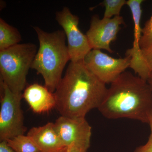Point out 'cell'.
Returning a JSON list of instances; mask_svg holds the SVG:
<instances>
[{
  "instance_id": "obj_1",
  "label": "cell",
  "mask_w": 152,
  "mask_h": 152,
  "mask_svg": "<svg viewBox=\"0 0 152 152\" xmlns=\"http://www.w3.org/2000/svg\"><path fill=\"white\" fill-rule=\"evenodd\" d=\"M108 91L106 84L93 74L83 61L71 62L54 93L56 108L61 116L86 118L98 108Z\"/></svg>"
},
{
  "instance_id": "obj_2",
  "label": "cell",
  "mask_w": 152,
  "mask_h": 152,
  "mask_svg": "<svg viewBox=\"0 0 152 152\" xmlns=\"http://www.w3.org/2000/svg\"><path fill=\"white\" fill-rule=\"evenodd\" d=\"M152 91L147 81L125 72L111 84L98 110L110 119L126 118L148 124Z\"/></svg>"
},
{
  "instance_id": "obj_3",
  "label": "cell",
  "mask_w": 152,
  "mask_h": 152,
  "mask_svg": "<svg viewBox=\"0 0 152 152\" xmlns=\"http://www.w3.org/2000/svg\"><path fill=\"white\" fill-rule=\"evenodd\" d=\"M39 47L31 69L42 76L45 86L54 93L62 78L64 69L70 61L66 36L64 31L47 32L38 26L33 27Z\"/></svg>"
},
{
  "instance_id": "obj_4",
  "label": "cell",
  "mask_w": 152,
  "mask_h": 152,
  "mask_svg": "<svg viewBox=\"0 0 152 152\" xmlns=\"http://www.w3.org/2000/svg\"><path fill=\"white\" fill-rule=\"evenodd\" d=\"M37 50L35 44L27 43L0 51L1 80L13 92L23 94L24 91Z\"/></svg>"
},
{
  "instance_id": "obj_5",
  "label": "cell",
  "mask_w": 152,
  "mask_h": 152,
  "mask_svg": "<svg viewBox=\"0 0 152 152\" xmlns=\"http://www.w3.org/2000/svg\"><path fill=\"white\" fill-rule=\"evenodd\" d=\"M1 81L0 142H7L17 136L24 135L27 128L24 122L21 107L23 94L12 92L4 82Z\"/></svg>"
},
{
  "instance_id": "obj_6",
  "label": "cell",
  "mask_w": 152,
  "mask_h": 152,
  "mask_svg": "<svg viewBox=\"0 0 152 152\" xmlns=\"http://www.w3.org/2000/svg\"><path fill=\"white\" fill-rule=\"evenodd\" d=\"M56 19L63 28L67 39L68 48L71 62L83 61L86 56L92 50L86 34L78 27L79 18L71 12L67 7L57 12Z\"/></svg>"
},
{
  "instance_id": "obj_7",
  "label": "cell",
  "mask_w": 152,
  "mask_h": 152,
  "mask_svg": "<svg viewBox=\"0 0 152 152\" xmlns=\"http://www.w3.org/2000/svg\"><path fill=\"white\" fill-rule=\"evenodd\" d=\"M86 67L104 83L111 84L126 72L131 65V58H115L101 51L93 49L83 61Z\"/></svg>"
},
{
  "instance_id": "obj_8",
  "label": "cell",
  "mask_w": 152,
  "mask_h": 152,
  "mask_svg": "<svg viewBox=\"0 0 152 152\" xmlns=\"http://www.w3.org/2000/svg\"><path fill=\"white\" fill-rule=\"evenodd\" d=\"M54 124L64 146L86 151L89 148L91 127L86 118H72L61 116Z\"/></svg>"
},
{
  "instance_id": "obj_9",
  "label": "cell",
  "mask_w": 152,
  "mask_h": 152,
  "mask_svg": "<svg viewBox=\"0 0 152 152\" xmlns=\"http://www.w3.org/2000/svg\"><path fill=\"white\" fill-rule=\"evenodd\" d=\"M124 24V18L121 16L101 19L98 15L93 16L89 29L86 34L92 50L103 49L111 53H113L110 44L116 39L121 26Z\"/></svg>"
},
{
  "instance_id": "obj_10",
  "label": "cell",
  "mask_w": 152,
  "mask_h": 152,
  "mask_svg": "<svg viewBox=\"0 0 152 152\" xmlns=\"http://www.w3.org/2000/svg\"><path fill=\"white\" fill-rule=\"evenodd\" d=\"M143 0H129L126 4L129 6L132 15L134 24V41L133 47L127 50L126 56L131 58L130 68L141 78L147 80L151 75L149 69L145 62L140 47V41L142 35L140 26L142 15V4Z\"/></svg>"
},
{
  "instance_id": "obj_11",
  "label": "cell",
  "mask_w": 152,
  "mask_h": 152,
  "mask_svg": "<svg viewBox=\"0 0 152 152\" xmlns=\"http://www.w3.org/2000/svg\"><path fill=\"white\" fill-rule=\"evenodd\" d=\"M23 97L36 113H46L56 108L54 93L51 92L46 87L39 84H33L26 87Z\"/></svg>"
},
{
  "instance_id": "obj_12",
  "label": "cell",
  "mask_w": 152,
  "mask_h": 152,
  "mask_svg": "<svg viewBox=\"0 0 152 152\" xmlns=\"http://www.w3.org/2000/svg\"><path fill=\"white\" fill-rule=\"evenodd\" d=\"M27 135L34 141L42 152H57L64 148L54 123L31 128Z\"/></svg>"
},
{
  "instance_id": "obj_13",
  "label": "cell",
  "mask_w": 152,
  "mask_h": 152,
  "mask_svg": "<svg viewBox=\"0 0 152 152\" xmlns=\"http://www.w3.org/2000/svg\"><path fill=\"white\" fill-rule=\"evenodd\" d=\"M22 37L16 28L0 18V51L19 44Z\"/></svg>"
},
{
  "instance_id": "obj_14",
  "label": "cell",
  "mask_w": 152,
  "mask_h": 152,
  "mask_svg": "<svg viewBox=\"0 0 152 152\" xmlns=\"http://www.w3.org/2000/svg\"><path fill=\"white\" fill-rule=\"evenodd\" d=\"M7 144L15 152H42L28 135H20L8 140Z\"/></svg>"
},
{
  "instance_id": "obj_15",
  "label": "cell",
  "mask_w": 152,
  "mask_h": 152,
  "mask_svg": "<svg viewBox=\"0 0 152 152\" xmlns=\"http://www.w3.org/2000/svg\"><path fill=\"white\" fill-rule=\"evenodd\" d=\"M126 0H104L99 5L105 8L104 18H111L113 16H120V12L123 6L126 4Z\"/></svg>"
},
{
  "instance_id": "obj_16",
  "label": "cell",
  "mask_w": 152,
  "mask_h": 152,
  "mask_svg": "<svg viewBox=\"0 0 152 152\" xmlns=\"http://www.w3.org/2000/svg\"><path fill=\"white\" fill-rule=\"evenodd\" d=\"M140 47L142 50L148 48L152 45V14L142 28Z\"/></svg>"
},
{
  "instance_id": "obj_17",
  "label": "cell",
  "mask_w": 152,
  "mask_h": 152,
  "mask_svg": "<svg viewBox=\"0 0 152 152\" xmlns=\"http://www.w3.org/2000/svg\"><path fill=\"white\" fill-rule=\"evenodd\" d=\"M142 55L144 61L152 73V45L148 48L142 50Z\"/></svg>"
},
{
  "instance_id": "obj_18",
  "label": "cell",
  "mask_w": 152,
  "mask_h": 152,
  "mask_svg": "<svg viewBox=\"0 0 152 152\" xmlns=\"http://www.w3.org/2000/svg\"><path fill=\"white\" fill-rule=\"evenodd\" d=\"M134 152H152V133H151L146 143L137 148Z\"/></svg>"
},
{
  "instance_id": "obj_19",
  "label": "cell",
  "mask_w": 152,
  "mask_h": 152,
  "mask_svg": "<svg viewBox=\"0 0 152 152\" xmlns=\"http://www.w3.org/2000/svg\"><path fill=\"white\" fill-rule=\"evenodd\" d=\"M57 152H87V151L74 147H64Z\"/></svg>"
},
{
  "instance_id": "obj_20",
  "label": "cell",
  "mask_w": 152,
  "mask_h": 152,
  "mask_svg": "<svg viewBox=\"0 0 152 152\" xmlns=\"http://www.w3.org/2000/svg\"><path fill=\"white\" fill-rule=\"evenodd\" d=\"M0 152H15L8 145L7 142H0Z\"/></svg>"
},
{
  "instance_id": "obj_21",
  "label": "cell",
  "mask_w": 152,
  "mask_h": 152,
  "mask_svg": "<svg viewBox=\"0 0 152 152\" xmlns=\"http://www.w3.org/2000/svg\"><path fill=\"white\" fill-rule=\"evenodd\" d=\"M148 124L149 125L151 133H152V109L150 111L148 116Z\"/></svg>"
},
{
  "instance_id": "obj_22",
  "label": "cell",
  "mask_w": 152,
  "mask_h": 152,
  "mask_svg": "<svg viewBox=\"0 0 152 152\" xmlns=\"http://www.w3.org/2000/svg\"><path fill=\"white\" fill-rule=\"evenodd\" d=\"M147 82L149 85L150 88L152 91V73L151 74L148 78L147 80Z\"/></svg>"
}]
</instances>
